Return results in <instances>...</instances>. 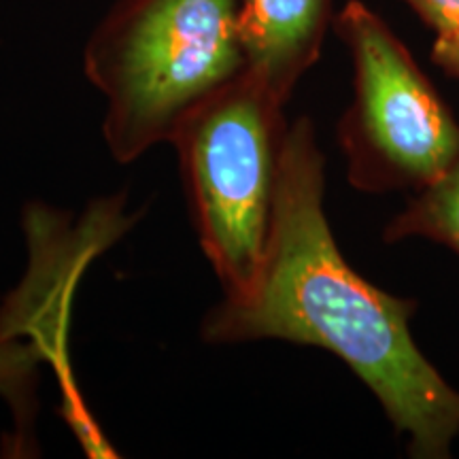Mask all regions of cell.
<instances>
[{
  "mask_svg": "<svg viewBox=\"0 0 459 459\" xmlns=\"http://www.w3.org/2000/svg\"><path fill=\"white\" fill-rule=\"evenodd\" d=\"M48 355L37 342L0 328V398L7 402L17 432L30 434L37 415L39 366Z\"/></svg>",
  "mask_w": 459,
  "mask_h": 459,
  "instance_id": "52a82bcc",
  "label": "cell"
},
{
  "mask_svg": "<svg viewBox=\"0 0 459 459\" xmlns=\"http://www.w3.org/2000/svg\"><path fill=\"white\" fill-rule=\"evenodd\" d=\"M334 15V0H238L247 71L287 105L319 60Z\"/></svg>",
  "mask_w": 459,
  "mask_h": 459,
  "instance_id": "5b68a950",
  "label": "cell"
},
{
  "mask_svg": "<svg viewBox=\"0 0 459 459\" xmlns=\"http://www.w3.org/2000/svg\"><path fill=\"white\" fill-rule=\"evenodd\" d=\"M426 237L459 255V158L438 179L417 189V198L385 228V240Z\"/></svg>",
  "mask_w": 459,
  "mask_h": 459,
  "instance_id": "8992f818",
  "label": "cell"
},
{
  "mask_svg": "<svg viewBox=\"0 0 459 459\" xmlns=\"http://www.w3.org/2000/svg\"><path fill=\"white\" fill-rule=\"evenodd\" d=\"M247 68L238 0H115L83 48L105 99L102 136L132 164Z\"/></svg>",
  "mask_w": 459,
  "mask_h": 459,
  "instance_id": "7a4b0ae2",
  "label": "cell"
},
{
  "mask_svg": "<svg viewBox=\"0 0 459 459\" xmlns=\"http://www.w3.org/2000/svg\"><path fill=\"white\" fill-rule=\"evenodd\" d=\"M415 11L419 20L434 32L446 30L459 22V0H402Z\"/></svg>",
  "mask_w": 459,
  "mask_h": 459,
  "instance_id": "ba28073f",
  "label": "cell"
},
{
  "mask_svg": "<svg viewBox=\"0 0 459 459\" xmlns=\"http://www.w3.org/2000/svg\"><path fill=\"white\" fill-rule=\"evenodd\" d=\"M283 108L245 68L189 115L170 143L200 247L230 300L254 290L266 257L290 128Z\"/></svg>",
  "mask_w": 459,
  "mask_h": 459,
  "instance_id": "3957f363",
  "label": "cell"
},
{
  "mask_svg": "<svg viewBox=\"0 0 459 459\" xmlns=\"http://www.w3.org/2000/svg\"><path fill=\"white\" fill-rule=\"evenodd\" d=\"M432 60L451 77L459 79V22L446 30L436 32L432 45Z\"/></svg>",
  "mask_w": 459,
  "mask_h": 459,
  "instance_id": "9c48e42d",
  "label": "cell"
},
{
  "mask_svg": "<svg viewBox=\"0 0 459 459\" xmlns=\"http://www.w3.org/2000/svg\"><path fill=\"white\" fill-rule=\"evenodd\" d=\"M325 158L308 117L281 153L266 257L254 290L204 315L211 344L287 341L325 349L375 394L415 457L443 459L459 434V392L411 334L417 304L378 290L344 260L325 217Z\"/></svg>",
  "mask_w": 459,
  "mask_h": 459,
  "instance_id": "6da1fadb",
  "label": "cell"
},
{
  "mask_svg": "<svg viewBox=\"0 0 459 459\" xmlns=\"http://www.w3.org/2000/svg\"><path fill=\"white\" fill-rule=\"evenodd\" d=\"M332 28L353 68V100L338 124L349 183L383 194L438 179L459 158V122L409 48L361 0H347Z\"/></svg>",
  "mask_w": 459,
  "mask_h": 459,
  "instance_id": "277c9868",
  "label": "cell"
}]
</instances>
